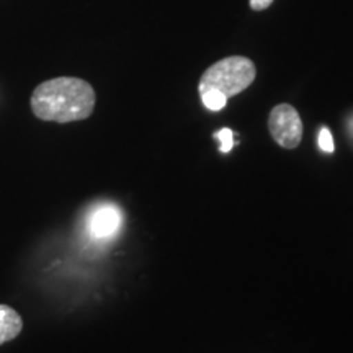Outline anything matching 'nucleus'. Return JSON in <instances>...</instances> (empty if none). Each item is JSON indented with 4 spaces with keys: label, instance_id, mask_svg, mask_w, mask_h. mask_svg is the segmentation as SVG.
Listing matches in <instances>:
<instances>
[{
    "label": "nucleus",
    "instance_id": "nucleus-4",
    "mask_svg": "<svg viewBox=\"0 0 353 353\" xmlns=\"http://www.w3.org/2000/svg\"><path fill=\"white\" fill-rule=\"evenodd\" d=\"M123 223V214L120 208L113 203H101L97 205L88 214L87 229L92 239L110 241L120 232Z\"/></svg>",
    "mask_w": 353,
    "mask_h": 353
},
{
    "label": "nucleus",
    "instance_id": "nucleus-3",
    "mask_svg": "<svg viewBox=\"0 0 353 353\" xmlns=\"http://www.w3.org/2000/svg\"><path fill=\"white\" fill-rule=\"evenodd\" d=\"M268 130L273 141L285 149H296L303 139V121L296 108L280 103L270 112Z\"/></svg>",
    "mask_w": 353,
    "mask_h": 353
},
{
    "label": "nucleus",
    "instance_id": "nucleus-2",
    "mask_svg": "<svg viewBox=\"0 0 353 353\" xmlns=\"http://www.w3.org/2000/svg\"><path fill=\"white\" fill-rule=\"evenodd\" d=\"M255 76L257 69L249 57L229 56L210 65L203 72L198 83V92L216 90L226 99H231L252 85Z\"/></svg>",
    "mask_w": 353,
    "mask_h": 353
},
{
    "label": "nucleus",
    "instance_id": "nucleus-9",
    "mask_svg": "<svg viewBox=\"0 0 353 353\" xmlns=\"http://www.w3.org/2000/svg\"><path fill=\"white\" fill-rule=\"evenodd\" d=\"M250 7L255 12H262L265 8H268L273 3V0H249Z\"/></svg>",
    "mask_w": 353,
    "mask_h": 353
},
{
    "label": "nucleus",
    "instance_id": "nucleus-6",
    "mask_svg": "<svg viewBox=\"0 0 353 353\" xmlns=\"http://www.w3.org/2000/svg\"><path fill=\"white\" fill-rule=\"evenodd\" d=\"M200 97H201L203 105H205L208 110H211V112H219V110H223L228 103L226 97L216 90L200 92Z\"/></svg>",
    "mask_w": 353,
    "mask_h": 353
},
{
    "label": "nucleus",
    "instance_id": "nucleus-5",
    "mask_svg": "<svg viewBox=\"0 0 353 353\" xmlns=\"http://www.w3.org/2000/svg\"><path fill=\"white\" fill-rule=\"evenodd\" d=\"M23 329V321L15 309L0 304V345L13 341Z\"/></svg>",
    "mask_w": 353,
    "mask_h": 353
},
{
    "label": "nucleus",
    "instance_id": "nucleus-7",
    "mask_svg": "<svg viewBox=\"0 0 353 353\" xmlns=\"http://www.w3.org/2000/svg\"><path fill=\"white\" fill-rule=\"evenodd\" d=\"M214 138L221 141V152H231L234 145V132L229 128H224V130L216 132Z\"/></svg>",
    "mask_w": 353,
    "mask_h": 353
},
{
    "label": "nucleus",
    "instance_id": "nucleus-1",
    "mask_svg": "<svg viewBox=\"0 0 353 353\" xmlns=\"http://www.w3.org/2000/svg\"><path fill=\"white\" fill-rule=\"evenodd\" d=\"M97 95L90 83L77 77H57L34 88L32 110L43 121H82L94 113Z\"/></svg>",
    "mask_w": 353,
    "mask_h": 353
},
{
    "label": "nucleus",
    "instance_id": "nucleus-8",
    "mask_svg": "<svg viewBox=\"0 0 353 353\" xmlns=\"http://www.w3.org/2000/svg\"><path fill=\"white\" fill-rule=\"evenodd\" d=\"M317 143H319V148L324 152H334V138L325 126L321 128L319 139H317Z\"/></svg>",
    "mask_w": 353,
    "mask_h": 353
}]
</instances>
